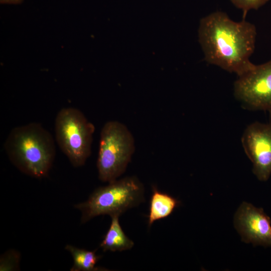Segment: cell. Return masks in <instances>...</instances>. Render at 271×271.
<instances>
[{"mask_svg":"<svg viewBox=\"0 0 271 271\" xmlns=\"http://www.w3.org/2000/svg\"><path fill=\"white\" fill-rule=\"evenodd\" d=\"M199 41L207 63L240 76L254 65L249 58L255 49L256 29L244 19L235 22L217 11L202 18Z\"/></svg>","mask_w":271,"mask_h":271,"instance_id":"obj_1","label":"cell"},{"mask_svg":"<svg viewBox=\"0 0 271 271\" xmlns=\"http://www.w3.org/2000/svg\"><path fill=\"white\" fill-rule=\"evenodd\" d=\"M5 149L18 169L35 178L47 175L56 153L52 135L36 122L13 128L6 140Z\"/></svg>","mask_w":271,"mask_h":271,"instance_id":"obj_2","label":"cell"},{"mask_svg":"<svg viewBox=\"0 0 271 271\" xmlns=\"http://www.w3.org/2000/svg\"><path fill=\"white\" fill-rule=\"evenodd\" d=\"M144 193V185L137 177H126L97 188L86 201L74 207L80 211L81 222L84 223L102 215L120 216L142 203Z\"/></svg>","mask_w":271,"mask_h":271,"instance_id":"obj_3","label":"cell"},{"mask_svg":"<svg viewBox=\"0 0 271 271\" xmlns=\"http://www.w3.org/2000/svg\"><path fill=\"white\" fill-rule=\"evenodd\" d=\"M135 151L133 137L123 123L110 120L101 132L97 167L99 180L113 182L123 174Z\"/></svg>","mask_w":271,"mask_h":271,"instance_id":"obj_4","label":"cell"},{"mask_svg":"<svg viewBox=\"0 0 271 271\" xmlns=\"http://www.w3.org/2000/svg\"><path fill=\"white\" fill-rule=\"evenodd\" d=\"M95 127L79 109H61L55 121L58 145L75 167L83 166L90 156Z\"/></svg>","mask_w":271,"mask_h":271,"instance_id":"obj_5","label":"cell"},{"mask_svg":"<svg viewBox=\"0 0 271 271\" xmlns=\"http://www.w3.org/2000/svg\"><path fill=\"white\" fill-rule=\"evenodd\" d=\"M234 93L248 108L271 112V60L238 76Z\"/></svg>","mask_w":271,"mask_h":271,"instance_id":"obj_6","label":"cell"},{"mask_svg":"<svg viewBox=\"0 0 271 271\" xmlns=\"http://www.w3.org/2000/svg\"><path fill=\"white\" fill-rule=\"evenodd\" d=\"M245 153L252 163V172L260 181L271 175V124L256 121L249 125L241 138Z\"/></svg>","mask_w":271,"mask_h":271,"instance_id":"obj_7","label":"cell"},{"mask_svg":"<svg viewBox=\"0 0 271 271\" xmlns=\"http://www.w3.org/2000/svg\"><path fill=\"white\" fill-rule=\"evenodd\" d=\"M234 222L243 241L271 247V220L262 208L244 202L238 208Z\"/></svg>","mask_w":271,"mask_h":271,"instance_id":"obj_8","label":"cell"},{"mask_svg":"<svg viewBox=\"0 0 271 271\" xmlns=\"http://www.w3.org/2000/svg\"><path fill=\"white\" fill-rule=\"evenodd\" d=\"M179 204V201L176 198L159 191L155 186H153L148 215V226L150 227L154 222L168 217Z\"/></svg>","mask_w":271,"mask_h":271,"instance_id":"obj_9","label":"cell"},{"mask_svg":"<svg viewBox=\"0 0 271 271\" xmlns=\"http://www.w3.org/2000/svg\"><path fill=\"white\" fill-rule=\"evenodd\" d=\"M119 217L111 216L110 225L100 244L104 251H122L130 249L134 246V242L123 232Z\"/></svg>","mask_w":271,"mask_h":271,"instance_id":"obj_10","label":"cell"},{"mask_svg":"<svg viewBox=\"0 0 271 271\" xmlns=\"http://www.w3.org/2000/svg\"><path fill=\"white\" fill-rule=\"evenodd\" d=\"M65 249L69 251L73 259L71 271H94L99 270L96 264L100 256L96 255L95 251H90L79 248L70 244H67Z\"/></svg>","mask_w":271,"mask_h":271,"instance_id":"obj_11","label":"cell"},{"mask_svg":"<svg viewBox=\"0 0 271 271\" xmlns=\"http://www.w3.org/2000/svg\"><path fill=\"white\" fill-rule=\"evenodd\" d=\"M231 3L243 12V18L250 10H257L269 0H230Z\"/></svg>","mask_w":271,"mask_h":271,"instance_id":"obj_12","label":"cell"},{"mask_svg":"<svg viewBox=\"0 0 271 271\" xmlns=\"http://www.w3.org/2000/svg\"><path fill=\"white\" fill-rule=\"evenodd\" d=\"M23 0H0L1 4L18 5L22 3Z\"/></svg>","mask_w":271,"mask_h":271,"instance_id":"obj_13","label":"cell"}]
</instances>
